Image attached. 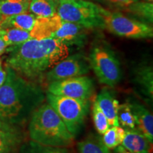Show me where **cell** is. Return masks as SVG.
I'll return each mask as SVG.
<instances>
[{
	"label": "cell",
	"instance_id": "cell-1",
	"mask_svg": "<svg viewBox=\"0 0 153 153\" xmlns=\"http://www.w3.org/2000/svg\"><path fill=\"white\" fill-rule=\"evenodd\" d=\"M12 46L7 66L24 79L33 82L43 80L51 68L69 55L68 45L55 38H30Z\"/></svg>",
	"mask_w": 153,
	"mask_h": 153
},
{
	"label": "cell",
	"instance_id": "cell-2",
	"mask_svg": "<svg viewBox=\"0 0 153 153\" xmlns=\"http://www.w3.org/2000/svg\"><path fill=\"white\" fill-rule=\"evenodd\" d=\"M45 94L36 82L27 81L7 66V77L0 87V118L14 123L30 118L44 104Z\"/></svg>",
	"mask_w": 153,
	"mask_h": 153
},
{
	"label": "cell",
	"instance_id": "cell-3",
	"mask_svg": "<svg viewBox=\"0 0 153 153\" xmlns=\"http://www.w3.org/2000/svg\"><path fill=\"white\" fill-rule=\"evenodd\" d=\"M28 134L31 140L57 148H68L74 139L60 116L48 103L38 107L30 116Z\"/></svg>",
	"mask_w": 153,
	"mask_h": 153
},
{
	"label": "cell",
	"instance_id": "cell-4",
	"mask_svg": "<svg viewBox=\"0 0 153 153\" xmlns=\"http://www.w3.org/2000/svg\"><path fill=\"white\" fill-rule=\"evenodd\" d=\"M45 100L60 116L69 132L75 137L89 113V99H73L47 92Z\"/></svg>",
	"mask_w": 153,
	"mask_h": 153
},
{
	"label": "cell",
	"instance_id": "cell-5",
	"mask_svg": "<svg viewBox=\"0 0 153 153\" xmlns=\"http://www.w3.org/2000/svg\"><path fill=\"white\" fill-rule=\"evenodd\" d=\"M101 7L86 0H61L57 4V14L64 22L85 28L103 27Z\"/></svg>",
	"mask_w": 153,
	"mask_h": 153
},
{
	"label": "cell",
	"instance_id": "cell-6",
	"mask_svg": "<svg viewBox=\"0 0 153 153\" xmlns=\"http://www.w3.org/2000/svg\"><path fill=\"white\" fill-rule=\"evenodd\" d=\"M88 60L100 83L114 87L120 82L122 71L120 62L109 48L103 45L94 46Z\"/></svg>",
	"mask_w": 153,
	"mask_h": 153
},
{
	"label": "cell",
	"instance_id": "cell-7",
	"mask_svg": "<svg viewBox=\"0 0 153 153\" xmlns=\"http://www.w3.org/2000/svg\"><path fill=\"white\" fill-rule=\"evenodd\" d=\"M103 27L120 37L128 38H150L153 29L146 23L130 18L119 12H111L101 7Z\"/></svg>",
	"mask_w": 153,
	"mask_h": 153
},
{
	"label": "cell",
	"instance_id": "cell-8",
	"mask_svg": "<svg viewBox=\"0 0 153 153\" xmlns=\"http://www.w3.org/2000/svg\"><path fill=\"white\" fill-rule=\"evenodd\" d=\"M94 89L93 80L82 75L51 82L48 85L47 92L73 99H89Z\"/></svg>",
	"mask_w": 153,
	"mask_h": 153
},
{
	"label": "cell",
	"instance_id": "cell-9",
	"mask_svg": "<svg viewBox=\"0 0 153 153\" xmlns=\"http://www.w3.org/2000/svg\"><path fill=\"white\" fill-rule=\"evenodd\" d=\"M89 60L81 54L68 56L45 74L44 81L48 85L53 82L87 74L90 70Z\"/></svg>",
	"mask_w": 153,
	"mask_h": 153
},
{
	"label": "cell",
	"instance_id": "cell-10",
	"mask_svg": "<svg viewBox=\"0 0 153 153\" xmlns=\"http://www.w3.org/2000/svg\"><path fill=\"white\" fill-rule=\"evenodd\" d=\"M22 142L19 129L9 122L0 120V153H18Z\"/></svg>",
	"mask_w": 153,
	"mask_h": 153
},
{
	"label": "cell",
	"instance_id": "cell-11",
	"mask_svg": "<svg viewBox=\"0 0 153 153\" xmlns=\"http://www.w3.org/2000/svg\"><path fill=\"white\" fill-rule=\"evenodd\" d=\"M130 108L135 118L137 128L142 133L151 143L153 142V116L148 108L138 101L130 99Z\"/></svg>",
	"mask_w": 153,
	"mask_h": 153
},
{
	"label": "cell",
	"instance_id": "cell-12",
	"mask_svg": "<svg viewBox=\"0 0 153 153\" xmlns=\"http://www.w3.org/2000/svg\"><path fill=\"white\" fill-rule=\"evenodd\" d=\"M62 22L57 13L51 16L36 17L33 28L29 32L30 38L37 40L53 38Z\"/></svg>",
	"mask_w": 153,
	"mask_h": 153
},
{
	"label": "cell",
	"instance_id": "cell-13",
	"mask_svg": "<svg viewBox=\"0 0 153 153\" xmlns=\"http://www.w3.org/2000/svg\"><path fill=\"white\" fill-rule=\"evenodd\" d=\"M124 129L125 135L120 145L133 153L151 152L152 143L138 129L136 128Z\"/></svg>",
	"mask_w": 153,
	"mask_h": 153
},
{
	"label": "cell",
	"instance_id": "cell-14",
	"mask_svg": "<svg viewBox=\"0 0 153 153\" xmlns=\"http://www.w3.org/2000/svg\"><path fill=\"white\" fill-rule=\"evenodd\" d=\"M95 100L108 119L110 126H119L117 117L119 102L112 91L106 88L103 89L97 96Z\"/></svg>",
	"mask_w": 153,
	"mask_h": 153
},
{
	"label": "cell",
	"instance_id": "cell-15",
	"mask_svg": "<svg viewBox=\"0 0 153 153\" xmlns=\"http://www.w3.org/2000/svg\"><path fill=\"white\" fill-rule=\"evenodd\" d=\"M88 29L79 24L64 22L55 33L53 38L62 41L67 45L82 43L85 36V30Z\"/></svg>",
	"mask_w": 153,
	"mask_h": 153
},
{
	"label": "cell",
	"instance_id": "cell-16",
	"mask_svg": "<svg viewBox=\"0 0 153 153\" xmlns=\"http://www.w3.org/2000/svg\"><path fill=\"white\" fill-rule=\"evenodd\" d=\"M134 82L139 90L152 103L153 99V70L150 65H143L135 69Z\"/></svg>",
	"mask_w": 153,
	"mask_h": 153
},
{
	"label": "cell",
	"instance_id": "cell-17",
	"mask_svg": "<svg viewBox=\"0 0 153 153\" xmlns=\"http://www.w3.org/2000/svg\"><path fill=\"white\" fill-rule=\"evenodd\" d=\"M36 15L32 13L25 12L14 16H10L0 23V28H15L29 31L33 28L35 23Z\"/></svg>",
	"mask_w": 153,
	"mask_h": 153
},
{
	"label": "cell",
	"instance_id": "cell-18",
	"mask_svg": "<svg viewBox=\"0 0 153 153\" xmlns=\"http://www.w3.org/2000/svg\"><path fill=\"white\" fill-rule=\"evenodd\" d=\"M30 1V0H0L1 22L10 16L27 12Z\"/></svg>",
	"mask_w": 153,
	"mask_h": 153
},
{
	"label": "cell",
	"instance_id": "cell-19",
	"mask_svg": "<svg viewBox=\"0 0 153 153\" xmlns=\"http://www.w3.org/2000/svg\"><path fill=\"white\" fill-rule=\"evenodd\" d=\"M77 148L79 153H111L101 137L97 135H90L80 141L77 143Z\"/></svg>",
	"mask_w": 153,
	"mask_h": 153
},
{
	"label": "cell",
	"instance_id": "cell-20",
	"mask_svg": "<svg viewBox=\"0 0 153 153\" xmlns=\"http://www.w3.org/2000/svg\"><path fill=\"white\" fill-rule=\"evenodd\" d=\"M58 2L55 0H30L29 10L37 17H48L56 14Z\"/></svg>",
	"mask_w": 153,
	"mask_h": 153
},
{
	"label": "cell",
	"instance_id": "cell-21",
	"mask_svg": "<svg viewBox=\"0 0 153 153\" xmlns=\"http://www.w3.org/2000/svg\"><path fill=\"white\" fill-rule=\"evenodd\" d=\"M0 36L8 46L16 45L30 39L29 31L15 28H7L0 30Z\"/></svg>",
	"mask_w": 153,
	"mask_h": 153
},
{
	"label": "cell",
	"instance_id": "cell-22",
	"mask_svg": "<svg viewBox=\"0 0 153 153\" xmlns=\"http://www.w3.org/2000/svg\"><path fill=\"white\" fill-rule=\"evenodd\" d=\"M18 153H70L66 148H57L30 140L22 143Z\"/></svg>",
	"mask_w": 153,
	"mask_h": 153
},
{
	"label": "cell",
	"instance_id": "cell-23",
	"mask_svg": "<svg viewBox=\"0 0 153 153\" xmlns=\"http://www.w3.org/2000/svg\"><path fill=\"white\" fill-rule=\"evenodd\" d=\"M101 135L103 143L109 150H111L121 145L125 135V129L120 126H110Z\"/></svg>",
	"mask_w": 153,
	"mask_h": 153
},
{
	"label": "cell",
	"instance_id": "cell-24",
	"mask_svg": "<svg viewBox=\"0 0 153 153\" xmlns=\"http://www.w3.org/2000/svg\"><path fill=\"white\" fill-rule=\"evenodd\" d=\"M129 12L144 19L149 23L153 22L152 2L144 1H137L127 7Z\"/></svg>",
	"mask_w": 153,
	"mask_h": 153
},
{
	"label": "cell",
	"instance_id": "cell-25",
	"mask_svg": "<svg viewBox=\"0 0 153 153\" xmlns=\"http://www.w3.org/2000/svg\"><path fill=\"white\" fill-rule=\"evenodd\" d=\"M117 117L119 126H122L123 128L132 129L136 128L135 118L128 102L119 104Z\"/></svg>",
	"mask_w": 153,
	"mask_h": 153
},
{
	"label": "cell",
	"instance_id": "cell-26",
	"mask_svg": "<svg viewBox=\"0 0 153 153\" xmlns=\"http://www.w3.org/2000/svg\"><path fill=\"white\" fill-rule=\"evenodd\" d=\"M92 116L96 129L100 135H103L110 127L108 119L94 100L92 106Z\"/></svg>",
	"mask_w": 153,
	"mask_h": 153
},
{
	"label": "cell",
	"instance_id": "cell-27",
	"mask_svg": "<svg viewBox=\"0 0 153 153\" xmlns=\"http://www.w3.org/2000/svg\"><path fill=\"white\" fill-rule=\"evenodd\" d=\"M107 1L111 4L116 6V7H126L127 8L128 6L135 2V1H138V0H107Z\"/></svg>",
	"mask_w": 153,
	"mask_h": 153
},
{
	"label": "cell",
	"instance_id": "cell-28",
	"mask_svg": "<svg viewBox=\"0 0 153 153\" xmlns=\"http://www.w3.org/2000/svg\"><path fill=\"white\" fill-rule=\"evenodd\" d=\"M6 77H7V70H3L1 67L0 68V87L4 82Z\"/></svg>",
	"mask_w": 153,
	"mask_h": 153
},
{
	"label": "cell",
	"instance_id": "cell-29",
	"mask_svg": "<svg viewBox=\"0 0 153 153\" xmlns=\"http://www.w3.org/2000/svg\"><path fill=\"white\" fill-rule=\"evenodd\" d=\"M7 46H8V45H7L5 41H4L3 38L0 36V55H1L4 52Z\"/></svg>",
	"mask_w": 153,
	"mask_h": 153
},
{
	"label": "cell",
	"instance_id": "cell-30",
	"mask_svg": "<svg viewBox=\"0 0 153 153\" xmlns=\"http://www.w3.org/2000/svg\"><path fill=\"white\" fill-rule=\"evenodd\" d=\"M115 149H116V153H133L124 148L122 145H119V146H118L117 148H116Z\"/></svg>",
	"mask_w": 153,
	"mask_h": 153
},
{
	"label": "cell",
	"instance_id": "cell-31",
	"mask_svg": "<svg viewBox=\"0 0 153 153\" xmlns=\"http://www.w3.org/2000/svg\"><path fill=\"white\" fill-rule=\"evenodd\" d=\"M144 1H148V2H152V0H144Z\"/></svg>",
	"mask_w": 153,
	"mask_h": 153
},
{
	"label": "cell",
	"instance_id": "cell-32",
	"mask_svg": "<svg viewBox=\"0 0 153 153\" xmlns=\"http://www.w3.org/2000/svg\"><path fill=\"white\" fill-rule=\"evenodd\" d=\"M1 11H0V22H1ZM1 29V28H0Z\"/></svg>",
	"mask_w": 153,
	"mask_h": 153
},
{
	"label": "cell",
	"instance_id": "cell-33",
	"mask_svg": "<svg viewBox=\"0 0 153 153\" xmlns=\"http://www.w3.org/2000/svg\"><path fill=\"white\" fill-rule=\"evenodd\" d=\"M55 1H57V2H59V1H61V0H55Z\"/></svg>",
	"mask_w": 153,
	"mask_h": 153
},
{
	"label": "cell",
	"instance_id": "cell-34",
	"mask_svg": "<svg viewBox=\"0 0 153 153\" xmlns=\"http://www.w3.org/2000/svg\"><path fill=\"white\" fill-rule=\"evenodd\" d=\"M0 68H1V60H0Z\"/></svg>",
	"mask_w": 153,
	"mask_h": 153
},
{
	"label": "cell",
	"instance_id": "cell-35",
	"mask_svg": "<svg viewBox=\"0 0 153 153\" xmlns=\"http://www.w3.org/2000/svg\"><path fill=\"white\" fill-rule=\"evenodd\" d=\"M97 1H98V0H97Z\"/></svg>",
	"mask_w": 153,
	"mask_h": 153
},
{
	"label": "cell",
	"instance_id": "cell-36",
	"mask_svg": "<svg viewBox=\"0 0 153 153\" xmlns=\"http://www.w3.org/2000/svg\"><path fill=\"white\" fill-rule=\"evenodd\" d=\"M0 30H1V29H0Z\"/></svg>",
	"mask_w": 153,
	"mask_h": 153
}]
</instances>
